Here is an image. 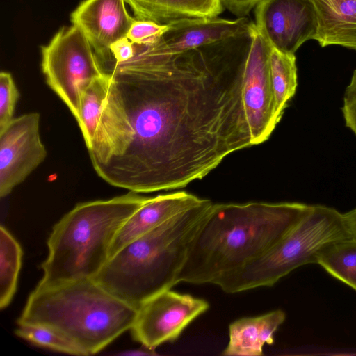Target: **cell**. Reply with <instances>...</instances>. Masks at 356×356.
<instances>
[{"mask_svg":"<svg viewBox=\"0 0 356 356\" xmlns=\"http://www.w3.org/2000/svg\"><path fill=\"white\" fill-rule=\"evenodd\" d=\"M101 66L108 87L88 150L108 184L136 193L181 188L253 145L243 70L232 58L135 45L130 58Z\"/></svg>","mask_w":356,"mask_h":356,"instance_id":"obj_1","label":"cell"},{"mask_svg":"<svg viewBox=\"0 0 356 356\" xmlns=\"http://www.w3.org/2000/svg\"><path fill=\"white\" fill-rule=\"evenodd\" d=\"M299 202L212 204L196 233L177 284H213L259 257L310 210Z\"/></svg>","mask_w":356,"mask_h":356,"instance_id":"obj_2","label":"cell"},{"mask_svg":"<svg viewBox=\"0 0 356 356\" xmlns=\"http://www.w3.org/2000/svg\"><path fill=\"white\" fill-rule=\"evenodd\" d=\"M212 204L204 199L129 242L92 279L136 309L154 296L171 289Z\"/></svg>","mask_w":356,"mask_h":356,"instance_id":"obj_3","label":"cell"},{"mask_svg":"<svg viewBox=\"0 0 356 356\" xmlns=\"http://www.w3.org/2000/svg\"><path fill=\"white\" fill-rule=\"evenodd\" d=\"M136 313V308L92 278H86L51 287H35L17 324L54 329L89 355L101 351L131 330Z\"/></svg>","mask_w":356,"mask_h":356,"instance_id":"obj_4","label":"cell"},{"mask_svg":"<svg viewBox=\"0 0 356 356\" xmlns=\"http://www.w3.org/2000/svg\"><path fill=\"white\" fill-rule=\"evenodd\" d=\"M148 199L130 191L106 200L78 204L53 227L49 254L36 287L47 288L93 278L109 258L122 225Z\"/></svg>","mask_w":356,"mask_h":356,"instance_id":"obj_5","label":"cell"},{"mask_svg":"<svg viewBox=\"0 0 356 356\" xmlns=\"http://www.w3.org/2000/svg\"><path fill=\"white\" fill-rule=\"evenodd\" d=\"M350 235L343 213L326 206L312 205L309 212L268 251L213 284L227 293L272 286L297 268L317 264L327 248Z\"/></svg>","mask_w":356,"mask_h":356,"instance_id":"obj_6","label":"cell"},{"mask_svg":"<svg viewBox=\"0 0 356 356\" xmlns=\"http://www.w3.org/2000/svg\"><path fill=\"white\" fill-rule=\"evenodd\" d=\"M42 70L48 86L79 120L81 97L102 70L89 41L76 26H63L47 45L41 47Z\"/></svg>","mask_w":356,"mask_h":356,"instance_id":"obj_7","label":"cell"},{"mask_svg":"<svg viewBox=\"0 0 356 356\" xmlns=\"http://www.w3.org/2000/svg\"><path fill=\"white\" fill-rule=\"evenodd\" d=\"M209 308L204 299L171 289L144 302L138 309L131 328L134 339L154 349L176 341L185 328Z\"/></svg>","mask_w":356,"mask_h":356,"instance_id":"obj_8","label":"cell"},{"mask_svg":"<svg viewBox=\"0 0 356 356\" xmlns=\"http://www.w3.org/2000/svg\"><path fill=\"white\" fill-rule=\"evenodd\" d=\"M270 49L254 25L243 73L244 105L254 145L266 141L281 120L270 80Z\"/></svg>","mask_w":356,"mask_h":356,"instance_id":"obj_9","label":"cell"},{"mask_svg":"<svg viewBox=\"0 0 356 356\" xmlns=\"http://www.w3.org/2000/svg\"><path fill=\"white\" fill-rule=\"evenodd\" d=\"M40 117L38 113L24 114L0 129L1 197L8 195L45 159Z\"/></svg>","mask_w":356,"mask_h":356,"instance_id":"obj_10","label":"cell"},{"mask_svg":"<svg viewBox=\"0 0 356 356\" xmlns=\"http://www.w3.org/2000/svg\"><path fill=\"white\" fill-rule=\"evenodd\" d=\"M254 14V25L269 45L286 54H295L317 31L312 0H263Z\"/></svg>","mask_w":356,"mask_h":356,"instance_id":"obj_11","label":"cell"},{"mask_svg":"<svg viewBox=\"0 0 356 356\" xmlns=\"http://www.w3.org/2000/svg\"><path fill=\"white\" fill-rule=\"evenodd\" d=\"M125 0H84L72 13L71 22L85 35L100 63L111 58V47L127 37L136 19Z\"/></svg>","mask_w":356,"mask_h":356,"instance_id":"obj_12","label":"cell"},{"mask_svg":"<svg viewBox=\"0 0 356 356\" xmlns=\"http://www.w3.org/2000/svg\"><path fill=\"white\" fill-rule=\"evenodd\" d=\"M156 42L143 44L150 51L177 55L250 33L254 24L247 17L227 19L218 17L187 19L168 24Z\"/></svg>","mask_w":356,"mask_h":356,"instance_id":"obj_13","label":"cell"},{"mask_svg":"<svg viewBox=\"0 0 356 356\" xmlns=\"http://www.w3.org/2000/svg\"><path fill=\"white\" fill-rule=\"evenodd\" d=\"M204 200L184 191L148 197L118 232L110 249L109 258L129 242Z\"/></svg>","mask_w":356,"mask_h":356,"instance_id":"obj_14","label":"cell"},{"mask_svg":"<svg viewBox=\"0 0 356 356\" xmlns=\"http://www.w3.org/2000/svg\"><path fill=\"white\" fill-rule=\"evenodd\" d=\"M286 314L276 309L265 314L239 318L229 325V341L225 356H261L263 347L274 342L273 335L284 323Z\"/></svg>","mask_w":356,"mask_h":356,"instance_id":"obj_15","label":"cell"},{"mask_svg":"<svg viewBox=\"0 0 356 356\" xmlns=\"http://www.w3.org/2000/svg\"><path fill=\"white\" fill-rule=\"evenodd\" d=\"M138 20L169 24L187 19L218 17L222 0H125Z\"/></svg>","mask_w":356,"mask_h":356,"instance_id":"obj_16","label":"cell"},{"mask_svg":"<svg viewBox=\"0 0 356 356\" xmlns=\"http://www.w3.org/2000/svg\"><path fill=\"white\" fill-rule=\"evenodd\" d=\"M315 8L318 27L313 40L322 47L338 45L356 51V0H334L331 6Z\"/></svg>","mask_w":356,"mask_h":356,"instance_id":"obj_17","label":"cell"},{"mask_svg":"<svg viewBox=\"0 0 356 356\" xmlns=\"http://www.w3.org/2000/svg\"><path fill=\"white\" fill-rule=\"evenodd\" d=\"M295 54H286L270 47V75L277 115L282 118L289 101L298 85Z\"/></svg>","mask_w":356,"mask_h":356,"instance_id":"obj_18","label":"cell"},{"mask_svg":"<svg viewBox=\"0 0 356 356\" xmlns=\"http://www.w3.org/2000/svg\"><path fill=\"white\" fill-rule=\"evenodd\" d=\"M317 264L356 291V237L350 235L327 248Z\"/></svg>","mask_w":356,"mask_h":356,"instance_id":"obj_19","label":"cell"},{"mask_svg":"<svg viewBox=\"0 0 356 356\" xmlns=\"http://www.w3.org/2000/svg\"><path fill=\"white\" fill-rule=\"evenodd\" d=\"M22 250L18 242L3 226L0 227V308L10 302L17 289Z\"/></svg>","mask_w":356,"mask_h":356,"instance_id":"obj_20","label":"cell"},{"mask_svg":"<svg viewBox=\"0 0 356 356\" xmlns=\"http://www.w3.org/2000/svg\"><path fill=\"white\" fill-rule=\"evenodd\" d=\"M108 76L105 75L92 82L81 97L80 116L77 121L86 145L92 142L108 87Z\"/></svg>","mask_w":356,"mask_h":356,"instance_id":"obj_21","label":"cell"},{"mask_svg":"<svg viewBox=\"0 0 356 356\" xmlns=\"http://www.w3.org/2000/svg\"><path fill=\"white\" fill-rule=\"evenodd\" d=\"M15 334L38 346L70 355H88L79 346L68 337L47 326L19 325Z\"/></svg>","mask_w":356,"mask_h":356,"instance_id":"obj_22","label":"cell"},{"mask_svg":"<svg viewBox=\"0 0 356 356\" xmlns=\"http://www.w3.org/2000/svg\"><path fill=\"white\" fill-rule=\"evenodd\" d=\"M19 94L12 75L7 72L0 73V129L13 118V113Z\"/></svg>","mask_w":356,"mask_h":356,"instance_id":"obj_23","label":"cell"},{"mask_svg":"<svg viewBox=\"0 0 356 356\" xmlns=\"http://www.w3.org/2000/svg\"><path fill=\"white\" fill-rule=\"evenodd\" d=\"M168 29V24L136 19L131 25L127 38L134 44H149L156 42Z\"/></svg>","mask_w":356,"mask_h":356,"instance_id":"obj_24","label":"cell"},{"mask_svg":"<svg viewBox=\"0 0 356 356\" xmlns=\"http://www.w3.org/2000/svg\"><path fill=\"white\" fill-rule=\"evenodd\" d=\"M342 111L346 126L356 135V70L346 89Z\"/></svg>","mask_w":356,"mask_h":356,"instance_id":"obj_25","label":"cell"},{"mask_svg":"<svg viewBox=\"0 0 356 356\" xmlns=\"http://www.w3.org/2000/svg\"><path fill=\"white\" fill-rule=\"evenodd\" d=\"M134 44H133L127 37L123 38L111 45V58L108 61L113 60L115 62H120L126 60L132 57L134 54Z\"/></svg>","mask_w":356,"mask_h":356,"instance_id":"obj_26","label":"cell"},{"mask_svg":"<svg viewBox=\"0 0 356 356\" xmlns=\"http://www.w3.org/2000/svg\"><path fill=\"white\" fill-rule=\"evenodd\" d=\"M263 0H222L223 6L234 15L244 17Z\"/></svg>","mask_w":356,"mask_h":356,"instance_id":"obj_27","label":"cell"},{"mask_svg":"<svg viewBox=\"0 0 356 356\" xmlns=\"http://www.w3.org/2000/svg\"><path fill=\"white\" fill-rule=\"evenodd\" d=\"M123 355H157L154 349L145 348V349L133 350L122 353Z\"/></svg>","mask_w":356,"mask_h":356,"instance_id":"obj_28","label":"cell"},{"mask_svg":"<svg viewBox=\"0 0 356 356\" xmlns=\"http://www.w3.org/2000/svg\"><path fill=\"white\" fill-rule=\"evenodd\" d=\"M315 6H331L334 0H312Z\"/></svg>","mask_w":356,"mask_h":356,"instance_id":"obj_29","label":"cell"}]
</instances>
